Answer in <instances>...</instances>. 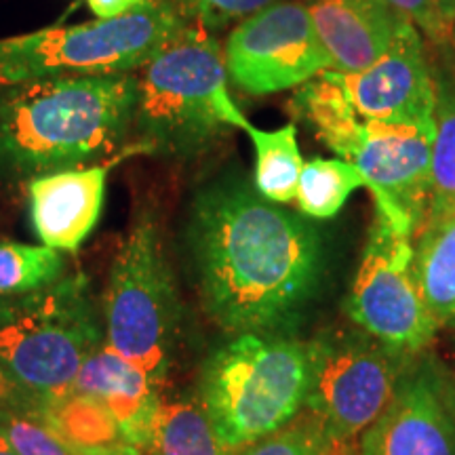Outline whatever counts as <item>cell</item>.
<instances>
[{"label": "cell", "instance_id": "6da1fadb", "mask_svg": "<svg viewBox=\"0 0 455 455\" xmlns=\"http://www.w3.org/2000/svg\"><path fill=\"white\" fill-rule=\"evenodd\" d=\"M186 238L204 310L230 333L276 335L293 327L321 283L316 228L241 175L198 192Z\"/></svg>", "mask_w": 455, "mask_h": 455}, {"label": "cell", "instance_id": "7a4b0ae2", "mask_svg": "<svg viewBox=\"0 0 455 455\" xmlns=\"http://www.w3.org/2000/svg\"><path fill=\"white\" fill-rule=\"evenodd\" d=\"M138 74H70L0 95V164L20 175L78 169L133 131Z\"/></svg>", "mask_w": 455, "mask_h": 455}, {"label": "cell", "instance_id": "3957f363", "mask_svg": "<svg viewBox=\"0 0 455 455\" xmlns=\"http://www.w3.org/2000/svg\"><path fill=\"white\" fill-rule=\"evenodd\" d=\"M289 110L308 123L338 158L361 171L375 201V218L413 241L428 212L435 124L365 121L327 70L298 87Z\"/></svg>", "mask_w": 455, "mask_h": 455}, {"label": "cell", "instance_id": "277c9868", "mask_svg": "<svg viewBox=\"0 0 455 455\" xmlns=\"http://www.w3.org/2000/svg\"><path fill=\"white\" fill-rule=\"evenodd\" d=\"M249 121L228 91L224 49L213 34L188 26L138 70L133 133L141 150L195 158Z\"/></svg>", "mask_w": 455, "mask_h": 455}, {"label": "cell", "instance_id": "5b68a950", "mask_svg": "<svg viewBox=\"0 0 455 455\" xmlns=\"http://www.w3.org/2000/svg\"><path fill=\"white\" fill-rule=\"evenodd\" d=\"M308 384V344L241 333L204 363L201 405L220 441L230 451H241L299 415Z\"/></svg>", "mask_w": 455, "mask_h": 455}, {"label": "cell", "instance_id": "8992f818", "mask_svg": "<svg viewBox=\"0 0 455 455\" xmlns=\"http://www.w3.org/2000/svg\"><path fill=\"white\" fill-rule=\"evenodd\" d=\"M104 344L87 276L0 299V363L34 401L70 395L83 363Z\"/></svg>", "mask_w": 455, "mask_h": 455}, {"label": "cell", "instance_id": "52a82bcc", "mask_svg": "<svg viewBox=\"0 0 455 455\" xmlns=\"http://www.w3.org/2000/svg\"><path fill=\"white\" fill-rule=\"evenodd\" d=\"M186 28L161 0H144L114 20L0 38V84L13 87L70 74L138 72Z\"/></svg>", "mask_w": 455, "mask_h": 455}, {"label": "cell", "instance_id": "ba28073f", "mask_svg": "<svg viewBox=\"0 0 455 455\" xmlns=\"http://www.w3.org/2000/svg\"><path fill=\"white\" fill-rule=\"evenodd\" d=\"M104 318L106 344L161 388L178 348L181 306L150 209L138 215L112 261Z\"/></svg>", "mask_w": 455, "mask_h": 455}, {"label": "cell", "instance_id": "9c48e42d", "mask_svg": "<svg viewBox=\"0 0 455 455\" xmlns=\"http://www.w3.org/2000/svg\"><path fill=\"white\" fill-rule=\"evenodd\" d=\"M371 338V335H369ZM350 333L310 341L306 407L333 443H355L382 418L401 379V361L382 341Z\"/></svg>", "mask_w": 455, "mask_h": 455}, {"label": "cell", "instance_id": "30bf717a", "mask_svg": "<svg viewBox=\"0 0 455 455\" xmlns=\"http://www.w3.org/2000/svg\"><path fill=\"white\" fill-rule=\"evenodd\" d=\"M344 310L356 327L396 352H418L430 344L439 327L415 281L411 238L375 218Z\"/></svg>", "mask_w": 455, "mask_h": 455}, {"label": "cell", "instance_id": "8fae6325", "mask_svg": "<svg viewBox=\"0 0 455 455\" xmlns=\"http://www.w3.org/2000/svg\"><path fill=\"white\" fill-rule=\"evenodd\" d=\"M224 61L228 81L251 95L301 87L329 70L306 0H281L238 21Z\"/></svg>", "mask_w": 455, "mask_h": 455}, {"label": "cell", "instance_id": "7c38bea8", "mask_svg": "<svg viewBox=\"0 0 455 455\" xmlns=\"http://www.w3.org/2000/svg\"><path fill=\"white\" fill-rule=\"evenodd\" d=\"M329 72V70H327ZM346 98L365 121L435 124V81L418 28L409 24L375 64L335 74Z\"/></svg>", "mask_w": 455, "mask_h": 455}, {"label": "cell", "instance_id": "4fadbf2b", "mask_svg": "<svg viewBox=\"0 0 455 455\" xmlns=\"http://www.w3.org/2000/svg\"><path fill=\"white\" fill-rule=\"evenodd\" d=\"M369 435L375 455H455V407L439 371L424 365L398 379Z\"/></svg>", "mask_w": 455, "mask_h": 455}, {"label": "cell", "instance_id": "5bb4252c", "mask_svg": "<svg viewBox=\"0 0 455 455\" xmlns=\"http://www.w3.org/2000/svg\"><path fill=\"white\" fill-rule=\"evenodd\" d=\"M329 72L356 74L388 51L411 24L388 0H306Z\"/></svg>", "mask_w": 455, "mask_h": 455}, {"label": "cell", "instance_id": "9a60e30c", "mask_svg": "<svg viewBox=\"0 0 455 455\" xmlns=\"http://www.w3.org/2000/svg\"><path fill=\"white\" fill-rule=\"evenodd\" d=\"M108 173V164H93L34 175L28 181L32 226L41 244L78 251L101 218Z\"/></svg>", "mask_w": 455, "mask_h": 455}, {"label": "cell", "instance_id": "2e32d148", "mask_svg": "<svg viewBox=\"0 0 455 455\" xmlns=\"http://www.w3.org/2000/svg\"><path fill=\"white\" fill-rule=\"evenodd\" d=\"M158 386L138 365L104 344L83 363L70 395L98 398L121 426L124 441L148 453L161 407Z\"/></svg>", "mask_w": 455, "mask_h": 455}, {"label": "cell", "instance_id": "e0dca14e", "mask_svg": "<svg viewBox=\"0 0 455 455\" xmlns=\"http://www.w3.org/2000/svg\"><path fill=\"white\" fill-rule=\"evenodd\" d=\"M449 47H435L436 55L428 57L435 81V140L426 221L455 213V60Z\"/></svg>", "mask_w": 455, "mask_h": 455}, {"label": "cell", "instance_id": "ac0fdd59", "mask_svg": "<svg viewBox=\"0 0 455 455\" xmlns=\"http://www.w3.org/2000/svg\"><path fill=\"white\" fill-rule=\"evenodd\" d=\"M413 247V275L436 327L455 329V213L426 221Z\"/></svg>", "mask_w": 455, "mask_h": 455}, {"label": "cell", "instance_id": "d6986e66", "mask_svg": "<svg viewBox=\"0 0 455 455\" xmlns=\"http://www.w3.org/2000/svg\"><path fill=\"white\" fill-rule=\"evenodd\" d=\"M30 413L43 419L61 439L87 451H101L127 443L110 409L93 396L66 395L49 398L38 403Z\"/></svg>", "mask_w": 455, "mask_h": 455}, {"label": "cell", "instance_id": "ffe728a7", "mask_svg": "<svg viewBox=\"0 0 455 455\" xmlns=\"http://www.w3.org/2000/svg\"><path fill=\"white\" fill-rule=\"evenodd\" d=\"M255 148V188L264 198L287 204L295 201L304 161L298 146V127L293 123L278 129H259L249 123L244 129Z\"/></svg>", "mask_w": 455, "mask_h": 455}, {"label": "cell", "instance_id": "44dd1931", "mask_svg": "<svg viewBox=\"0 0 455 455\" xmlns=\"http://www.w3.org/2000/svg\"><path fill=\"white\" fill-rule=\"evenodd\" d=\"M150 455H232L220 441L212 419L201 403L175 401L161 403L155 430H152Z\"/></svg>", "mask_w": 455, "mask_h": 455}, {"label": "cell", "instance_id": "7402d4cb", "mask_svg": "<svg viewBox=\"0 0 455 455\" xmlns=\"http://www.w3.org/2000/svg\"><path fill=\"white\" fill-rule=\"evenodd\" d=\"M358 188H367L365 178L344 158H312L304 163L295 192L299 213L312 220L338 215Z\"/></svg>", "mask_w": 455, "mask_h": 455}, {"label": "cell", "instance_id": "603a6c76", "mask_svg": "<svg viewBox=\"0 0 455 455\" xmlns=\"http://www.w3.org/2000/svg\"><path fill=\"white\" fill-rule=\"evenodd\" d=\"M66 259L47 244L0 243V298H17L49 287L64 276Z\"/></svg>", "mask_w": 455, "mask_h": 455}, {"label": "cell", "instance_id": "cb8c5ba5", "mask_svg": "<svg viewBox=\"0 0 455 455\" xmlns=\"http://www.w3.org/2000/svg\"><path fill=\"white\" fill-rule=\"evenodd\" d=\"M0 430L7 435L20 455H144V451L129 443L101 451H87L61 439L34 413L15 409H0Z\"/></svg>", "mask_w": 455, "mask_h": 455}, {"label": "cell", "instance_id": "d4e9b609", "mask_svg": "<svg viewBox=\"0 0 455 455\" xmlns=\"http://www.w3.org/2000/svg\"><path fill=\"white\" fill-rule=\"evenodd\" d=\"M338 445L329 439L325 426L315 413L295 415L283 428L241 449V455H329Z\"/></svg>", "mask_w": 455, "mask_h": 455}, {"label": "cell", "instance_id": "484cf974", "mask_svg": "<svg viewBox=\"0 0 455 455\" xmlns=\"http://www.w3.org/2000/svg\"><path fill=\"white\" fill-rule=\"evenodd\" d=\"M188 26L215 32L281 0H161Z\"/></svg>", "mask_w": 455, "mask_h": 455}, {"label": "cell", "instance_id": "4316f807", "mask_svg": "<svg viewBox=\"0 0 455 455\" xmlns=\"http://www.w3.org/2000/svg\"><path fill=\"white\" fill-rule=\"evenodd\" d=\"M435 47L451 44L455 32V0H388Z\"/></svg>", "mask_w": 455, "mask_h": 455}, {"label": "cell", "instance_id": "83f0119b", "mask_svg": "<svg viewBox=\"0 0 455 455\" xmlns=\"http://www.w3.org/2000/svg\"><path fill=\"white\" fill-rule=\"evenodd\" d=\"M38 401L20 388V384L11 378L7 369L0 363V409H15V411H34Z\"/></svg>", "mask_w": 455, "mask_h": 455}, {"label": "cell", "instance_id": "f1b7e54d", "mask_svg": "<svg viewBox=\"0 0 455 455\" xmlns=\"http://www.w3.org/2000/svg\"><path fill=\"white\" fill-rule=\"evenodd\" d=\"M144 0H87L95 20H114L138 9Z\"/></svg>", "mask_w": 455, "mask_h": 455}, {"label": "cell", "instance_id": "f546056e", "mask_svg": "<svg viewBox=\"0 0 455 455\" xmlns=\"http://www.w3.org/2000/svg\"><path fill=\"white\" fill-rule=\"evenodd\" d=\"M0 455H20L15 451V447L11 445V441L7 439L3 430H0Z\"/></svg>", "mask_w": 455, "mask_h": 455}, {"label": "cell", "instance_id": "4dcf8cb0", "mask_svg": "<svg viewBox=\"0 0 455 455\" xmlns=\"http://www.w3.org/2000/svg\"><path fill=\"white\" fill-rule=\"evenodd\" d=\"M358 455H375V445H373L371 435H369V430L365 432V439H361V453Z\"/></svg>", "mask_w": 455, "mask_h": 455}, {"label": "cell", "instance_id": "1f68e13d", "mask_svg": "<svg viewBox=\"0 0 455 455\" xmlns=\"http://www.w3.org/2000/svg\"><path fill=\"white\" fill-rule=\"evenodd\" d=\"M443 386H445V392H447L449 401H451V405L455 407V378L453 379L443 378Z\"/></svg>", "mask_w": 455, "mask_h": 455}, {"label": "cell", "instance_id": "d6a6232c", "mask_svg": "<svg viewBox=\"0 0 455 455\" xmlns=\"http://www.w3.org/2000/svg\"><path fill=\"white\" fill-rule=\"evenodd\" d=\"M451 47H453V53H455V32H453V38H451Z\"/></svg>", "mask_w": 455, "mask_h": 455}]
</instances>
